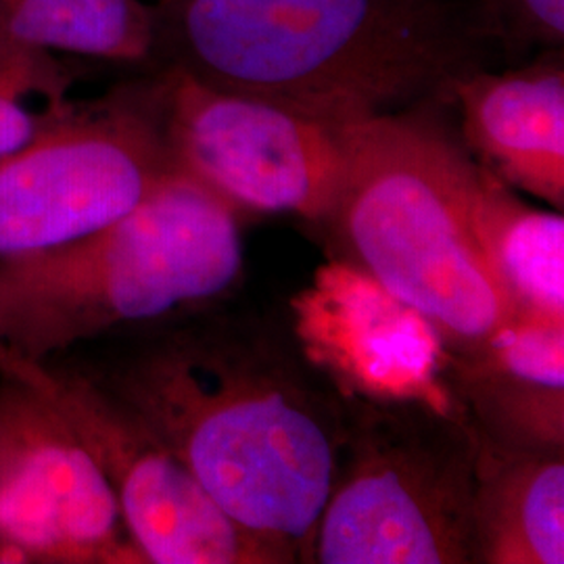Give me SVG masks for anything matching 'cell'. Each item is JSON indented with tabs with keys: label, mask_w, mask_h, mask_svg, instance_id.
<instances>
[{
	"label": "cell",
	"mask_w": 564,
	"mask_h": 564,
	"mask_svg": "<svg viewBox=\"0 0 564 564\" xmlns=\"http://www.w3.org/2000/svg\"><path fill=\"white\" fill-rule=\"evenodd\" d=\"M466 153L496 178L552 209L564 207L563 53L519 69L481 67L452 84Z\"/></svg>",
	"instance_id": "7c38bea8"
},
{
	"label": "cell",
	"mask_w": 564,
	"mask_h": 564,
	"mask_svg": "<svg viewBox=\"0 0 564 564\" xmlns=\"http://www.w3.org/2000/svg\"><path fill=\"white\" fill-rule=\"evenodd\" d=\"M345 402L316 564H473L475 429L456 405Z\"/></svg>",
	"instance_id": "5b68a950"
},
{
	"label": "cell",
	"mask_w": 564,
	"mask_h": 564,
	"mask_svg": "<svg viewBox=\"0 0 564 564\" xmlns=\"http://www.w3.org/2000/svg\"><path fill=\"white\" fill-rule=\"evenodd\" d=\"M242 263L241 214L174 167L120 220L0 262V354L53 362L121 328L188 318L232 291Z\"/></svg>",
	"instance_id": "3957f363"
},
{
	"label": "cell",
	"mask_w": 564,
	"mask_h": 564,
	"mask_svg": "<svg viewBox=\"0 0 564 564\" xmlns=\"http://www.w3.org/2000/svg\"><path fill=\"white\" fill-rule=\"evenodd\" d=\"M0 372L39 389L74 426L116 496L142 564H281L93 370L0 354Z\"/></svg>",
	"instance_id": "ba28073f"
},
{
	"label": "cell",
	"mask_w": 564,
	"mask_h": 564,
	"mask_svg": "<svg viewBox=\"0 0 564 564\" xmlns=\"http://www.w3.org/2000/svg\"><path fill=\"white\" fill-rule=\"evenodd\" d=\"M153 4V65L335 126L449 101L481 67L484 32L449 0Z\"/></svg>",
	"instance_id": "7a4b0ae2"
},
{
	"label": "cell",
	"mask_w": 564,
	"mask_h": 564,
	"mask_svg": "<svg viewBox=\"0 0 564 564\" xmlns=\"http://www.w3.org/2000/svg\"><path fill=\"white\" fill-rule=\"evenodd\" d=\"M347 176L323 224L333 260L421 312L445 351L512 318L475 226L477 162L421 105L343 123Z\"/></svg>",
	"instance_id": "277c9868"
},
{
	"label": "cell",
	"mask_w": 564,
	"mask_h": 564,
	"mask_svg": "<svg viewBox=\"0 0 564 564\" xmlns=\"http://www.w3.org/2000/svg\"><path fill=\"white\" fill-rule=\"evenodd\" d=\"M170 170L158 74L76 102L0 162V262L53 251L120 220Z\"/></svg>",
	"instance_id": "8992f818"
},
{
	"label": "cell",
	"mask_w": 564,
	"mask_h": 564,
	"mask_svg": "<svg viewBox=\"0 0 564 564\" xmlns=\"http://www.w3.org/2000/svg\"><path fill=\"white\" fill-rule=\"evenodd\" d=\"M475 226L512 316L564 323V216L529 205L477 163Z\"/></svg>",
	"instance_id": "5bb4252c"
},
{
	"label": "cell",
	"mask_w": 564,
	"mask_h": 564,
	"mask_svg": "<svg viewBox=\"0 0 564 564\" xmlns=\"http://www.w3.org/2000/svg\"><path fill=\"white\" fill-rule=\"evenodd\" d=\"M95 375L281 564L310 563L345 402L291 335L199 312Z\"/></svg>",
	"instance_id": "6da1fadb"
},
{
	"label": "cell",
	"mask_w": 564,
	"mask_h": 564,
	"mask_svg": "<svg viewBox=\"0 0 564 564\" xmlns=\"http://www.w3.org/2000/svg\"><path fill=\"white\" fill-rule=\"evenodd\" d=\"M151 2H163V0H151Z\"/></svg>",
	"instance_id": "ac0fdd59"
},
{
	"label": "cell",
	"mask_w": 564,
	"mask_h": 564,
	"mask_svg": "<svg viewBox=\"0 0 564 564\" xmlns=\"http://www.w3.org/2000/svg\"><path fill=\"white\" fill-rule=\"evenodd\" d=\"M289 335L343 400L456 405L433 324L360 268L324 263L291 300Z\"/></svg>",
	"instance_id": "30bf717a"
},
{
	"label": "cell",
	"mask_w": 564,
	"mask_h": 564,
	"mask_svg": "<svg viewBox=\"0 0 564 564\" xmlns=\"http://www.w3.org/2000/svg\"><path fill=\"white\" fill-rule=\"evenodd\" d=\"M74 82L63 55L0 42V162L74 109Z\"/></svg>",
	"instance_id": "2e32d148"
},
{
	"label": "cell",
	"mask_w": 564,
	"mask_h": 564,
	"mask_svg": "<svg viewBox=\"0 0 564 564\" xmlns=\"http://www.w3.org/2000/svg\"><path fill=\"white\" fill-rule=\"evenodd\" d=\"M470 529L473 564H563L564 449L477 437Z\"/></svg>",
	"instance_id": "4fadbf2b"
},
{
	"label": "cell",
	"mask_w": 564,
	"mask_h": 564,
	"mask_svg": "<svg viewBox=\"0 0 564 564\" xmlns=\"http://www.w3.org/2000/svg\"><path fill=\"white\" fill-rule=\"evenodd\" d=\"M0 42L63 57L151 63L155 4L151 0H0Z\"/></svg>",
	"instance_id": "9a60e30c"
},
{
	"label": "cell",
	"mask_w": 564,
	"mask_h": 564,
	"mask_svg": "<svg viewBox=\"0 0 564 564\" xmlns=\"http://www.w3.org/2000/svg\"><path fill=\"white\" fill-rule=\"evenodd\" d=\"M444 375L477 437L508 449H564V323L512 316L447 351Z\"/></svg>",
	"instance_id": "8fae6325"
},
{
	"label": "cell",
	"mask_w": 564,
	"mask_h": 564,
	"mask_svg": "<svg viewBox=\"0 0 564 564\" xmlns=\"http://www.w3.org/2000/svg\"><path fill=\"white\" fill-rule=\"evenodd\" d=\"M475 20L485 39L512 48H556L564 41V0H477Z\"/></svg>",
	"instance_id": "e0dca14e"
},
{
	"label": "cell",
	"mask_w": 564,
	"mask_h": 564,
	"mask_svg": "<svg viewBox=\"0 0 564 564\" xmlns=\"http://www.w3.org/2000/svg\"><path fill=\"white\" fill-rule=\"evenodd\" d=\"M163 141L176 170L239 214H289L323 226L347 176L343 126L158 69Z\"/></svg>",
	"instance_id": "52a82bcc"
},
{
	"label": "cell",
	"mask_w": 564,
	"mask_h": 564,
	"mask_svg": "<svg viewBox=\"0 0 564 564\" xmlns=\"http://www.w3.org/2000/svg\"><path fill=\"white\" fill-rule=\"evenodd\" d=\"M0 544L18 563L142 564L116 496L74 426L0 372Z\"/></svg>",
	"instance_id": "9c48e42d"
}]
</instances>
